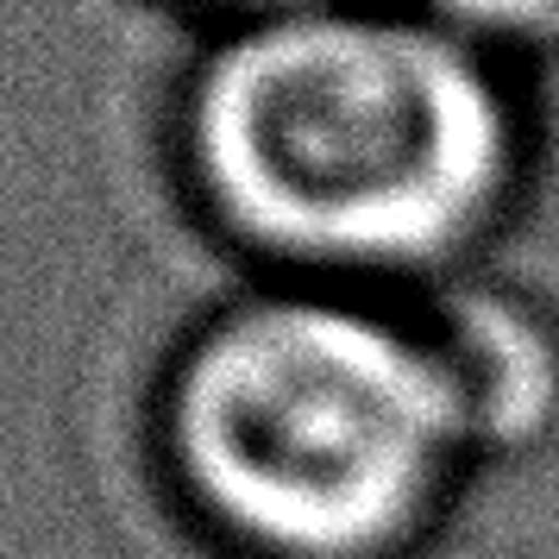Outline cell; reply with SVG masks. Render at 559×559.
Listing matches in <instances>:
<instances>
[{"label":"cell","mask_w":559,"mask_h":559,"mask_svg":"<svg viewBox=\"0 0 559 559\" xmlns=\"http://www.w3.org/2000/svg\"><path fill=\"white\" fill-rule=\"evenodd\" d=\"M164 170L246 283L383 296L490 221L509 107L459 32L333 0L189 45L164 95Z\"/></svg>","instance_id":"1"},{"label":"cell","mask_w":559,"mask_h":559,"mask_svg":"<svg viewBox=\"0 0 559 559\" xmlns=\"http://www.w3.org/2000/svg\"><path fill=\"white\" fill-rule=\"evenodd\" d=\"M465 453L415 314L383 296L239 283L157 358L145 459L214 559H390Z\"/></svg>","instance_id":"2"},{"label":"cell","mask_w":559,"mask_h":559,"mask_svg":"<svg viewBox=\"0 0 559 559\" xmlns=\"http://www.w3.org/2000/svg\"><path fill=\"white\" fill-rule=\"evenodd\" d=\"M428 333L433 358H440V378L453 390L459 408V433L465 447L515 433L540 403V365H534V340L528 328L490 296H447L428 314H415Z\"/></svg>","instance_id":"3"},{"label":"cell","mask_w":559,"mask_h":559,"mask_svg":"<svg viewBox=\"0 0 559 559\" xmlns=\"http://www.w3.org/2000/svg\"><path fill=\"white\" fill-rule=\"evenodd\" d=\"M421 13H428L433 26L459 32L465 45L559 26V0H421Z\"/></svg>","instance_id":"4"},{"label":"cell","mask_w":559,"mask_h":559,"mask_svg":"<svg viewBox=\"0 0 559 559\" xmlns=\"http://www.w3.org/2000/svg\"><path fill=\"white\" fill-rule=\"evenodd\" d=\"M182 13L195 38L202 32H227V26H252V20H283V13H308V7H333V0H157Z\"/></svg>","instance_id":"5"}]
</instances>
